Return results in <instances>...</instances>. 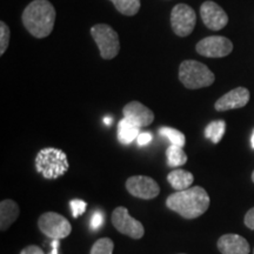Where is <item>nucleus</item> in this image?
<instances>
[{
  "label": "nucleus",
  "mask_w": 254,
  "mask_h": 254,
  "mask_svg": "<svg viewBox=\"0 0 254 254\" xmlns=\"http://www.w3.org/2000/svg\"><path fill=\"white\" fill-rule=\"evenodd\" d=\"M209 202L211 200L206 190L194 186L184 190H177L173 194L168 195L166 206L183 218L195 219L207 211Z\"/></svg>",
  "instance_id": "f257e3e1"
},
{
  "label": "nucleus",
  "mask_w": 254,
  "mask_h": 254,
  "mask_svg": "<svg viewBox=\"0 0 254 254\" xmlns=\"http://www.w3.org/2000/svg\"><path fill=\"white\" fill-rule=\"evenodd\" d=\"M23 24L32 37L43 39L52 33L56 9L49 0H34L23 12Z\"/></svg>",
  "instance_id": "f03ea898"
},
{
  "label": "nucleus",
  "mask_w": 254,
  "mask_h": 254,
  "mask_svg": "<svg viewBox=\"0 0 254 254\" xmlns=\"http://www.w3.org/2000/svg\"><path fill=\"white\" fill-rule=\"evenodd\" d=\"M36 170L45 179H57L68 171L67 155L59 148L46 147L38 152L36 157Z\"/></svg>",
  "instance_id": "7ed1b4c3"
},
{
  "label": "nucleus",
  "mask_w": 254,
  "mask_h": 254,
  "mask_svg": "<svg viewBox=\"0 0 254 254\" xmlns=\"http://www.w3.org/2000/svg\"><path fill=\"white\" fill-rule=\"evenodd\" d=\"M179 80L186 88L198 90V88L211 86L215 80V77L213 72L205 64L196 60H185L180 64Z\"/></svg>",
  "instance_id": "20e7f679"
},
{
  "label": "nucleus",
  "mask_w": 254,
  "mask_h": 254,
  "mask_svg": "<svg viewBox=\"0 0 254 254\" xmlns=\"http://www.w3.org/2000/svg\"><path fill=\"white\" fill-rule=\"evenodd\" d=\"M91 36L99 49L101 58L110 60L118 56L120 50L119 36L112 27L106 24L94 25L91 28Z\"/></svg>",
  "instance_id": "39448f33"
},
{
  "label": "nucleus",
  "mask_w": 254,
  "mask_h": 254,
  "mask_svg": "<svg viewBox=\"0 0 254 254\" xmlns=\"http://www.w3.org/2000/svg\"><path fill=\"white\" fill-rule=\"evenodd\" d=\"M38 226L41 233L52 238L53 240L65 239L72 232V226L67 219L56 212H46L41 214L38 220Z\"/></svg>",
  "instance_id": "423d86ee"
},
{
  "label": "nucleus",
  "mask_w": 254,
  "mask_h": 254,
  "mask_svg": "<svg viewBox=\"0 0 254 254\" xmlns=\"http://www.w3.org/2000/svg\"><path fill=\"white\" fill-rule=\"evenodd\" d=\"M196 15L194 9L186 4H178L171 12V25L178 37H187L195 27Z\"/></svg>",
  "instance_id": "0eeeda50"
},
{
  "label": "nucleus",
  "mask_w": 254,
  "mask_h": 254,
  "mask_svg": "<svg viewBox=\"0 0 254 254\" xmlns=\"http://www.w3.org/2000/svg\"><path fill=\"white\" fill-rule=\"evenodd\" d=\"M113 226L118 230L120 233L128 236L132 239H141L145 234V228L139 220H136L129 215L128 209L124 206H119L113 211L112 217Z\"/></svg>",
  "instance_id": "6e6552de"
},
{
  "label": "nucleus",
  "mask_w": 254,
  "mask_h": 254,
  "mask_svg": "<svg viewBox=\"0 0 254 254\" xmlns=\"http://www.w3.org/2000/svg\"><path fill=\"white\" fill-rule=\"evenodd\" d=\"M195 50L200 56L206 58H224L233 51V44L226 37L211 36L200 40Z\"/></svg>",
  "instance_id": "1a4fd4ad"
},
{
  "label": "nucleus",
  "mask_w": 254,
  "mask_h": 254,
  "mask_svg": "<svg viewBox=\"0 0 254 254\" xmlns=\"http://www.w3.org/2000/svg\"><path fill=\"white\" fill-rule=\"evenodd\" d=\"M126 189L133 196L146 200L153 199L160 193V187L157 182L146 176H133L128 178L126 182Z\"/></svg>",
  "instance_id": "9d476101"
},
{
  "label": "nucleus",
  "mask_w": 254,
  "mask_h": 254,
  "mask_svg": "<svg viewBox=\"0 0 254 254\" xmlns=\"http://www.w3.org/2000/svg\"><path fill=\"white\" fill-rule=\"evenodd\" d=\"M202 23L212 31H219L224 28L228 23L226 12L214 1H205L200 7Z\"/></svg>",
  "instance_id": "9b49d317"
},
{
  "label": "nucleus",
  "mask_w": 254,
  "mask_h": 254,
  "mask_svg": "<svg viewBox=\"0 0 254 254\" xmlns=\"http://www.w3.org/2000/svg\"><path fill=\"white\" fill-rule=\"evenodd\" d=\"M250 97V91L247 88L237 87L234 90L227 92L221 98H219L214 105V107L219 112L241 109V107L246 106L249 104Z\"/></svg>",
  "instance_id": "f8f14e48"
},
{
  "label": "nucleus",
  "mask_w": 254,
  "mask_h": 254,
  "mask_svg": "<svg viewBox=\"0 0 254 254\" xmlns=\"http://www.w3.org/2000/svg\"><path fill=\"white\" fill-rule=\"evenodd\" d=\"M124 118L128 119L139 128L150 126L154 120V113L139 101H131L123 110Z\"/></svg>",
  "instance_id": "ddd939ff"
},
{
  "label": "nucleus",
  "mask_w": 254,
  "mask_h": 254,
  "mask_svg": "<svg viewBox=\"0 0 254 254\" xmlns=\"http://www.w3.org/2000/svg\"><path fill=\"white\" fill-rule=\"evenodd\" d=\"M218 250L221 254H250V244L239 234H224L218 240Z\"/></svg>",
  "instance_id": "4468645a"
},
{
  "label": "nucleus",
  "mask_w": 254,
  "mask_h": 254,
  "mask_svg": "<svg viewBox=\"0 0 254 254\" xmlns=\"http://www.w3.org/2000/svg\"><path fill=\"white\" fill-rule=\"evenodd\" d=\"M19 206L11 199H5L0 202V230H7L19 217Z\"/></svg>",
  "instance_id": "2eb2a0df"
},
{
  "label": "nucleus",
  "mask_w": 254,
  "mask_h": 254,
  "mask_svg": "<svg viewBox=\"0 0 254 254\" xmlns=\"http://www.w3.org/2000/svg\"><path fill=\"white\" fill-rule=\"evenodd\" d=\"M167 182L174 190H184L192 186L193 182H194V177L189 171L173 170L172 172L168 173Z\"/></svg>",
  "instance_id": "dca6fc26"
},
{
  "label": "nucleus",
  "mask_w": 254,
  "mask_h": 254,
  "mask_svg": "<svg viewBox=\"0 0 254 254\" xmlns=\"http://www.w3.org/2000/svg\"><path fill=\"white\" fill-rule=\"evenodd\" d=\"M139 133V127L134 125L132 122H129L128 119L124 118L118 124V139L119 141L124 145L131 144L138 138Z\"/></svg>",
  "instance_id": "f3484780"
},
{
  "label": "nucleus",
  "mask_w": 254,
  "mask_h": 254,
  "mask_svg": "<svg viewBox=\"0 0 254 254\" xmlns=\"http://www.w3.org/2000/svg\"><path fill=\"white\" fill-rule=\"evenodd\" d=\"M167 164L171 167H180L187 163V155L184 151V147L171 145L166 151Z\"/></svg>",
  "instance_id": "a211bd4d"
},
{
  "label": "nucleus",
  "mask_w": 254,
  "mask_h": 254,
  "mask_svg": "<svg viewBox=\"0 0 254 254\" xmlns=\"http://www.w3.org/2000/svg\"><path fill=\"white\" fill-rule=\"evenodd\" d=\"M226 131V123L224 120H215L209 123L205 128V136L213 144H218Z\"/></svg>",
  "instance_id": "6ab92c4d"
},
{
  "label": "nucleus",
  "mask_w": 254,
  "mask_h": 254,
  "mask_svg": "<svg viewBox=\"0 0 254 254\" xmlns=\"http://www.w3.org/2000/svg\"><path fill=\"white\" fill-rule=\"evenodd\" d=\"M117 11L124 15H134L140 9V0H110Z\"/></svg>",
  "instance_id": "aec40b11"
},
{
  "label": "nucleus",
  "mask_w": 254,
  "mask_h": 254,
  "mask_svg": "<svg viewBox=\"0 0 254 254\" xmlns=\"http://www.w3.org/2000/svg\"><path fill=\"white\" fill-rule=\"evenodd\" d=\"M159 133L163 136H165V138L171 142V145L184 147L186 144V136L183 132H180L179 129L172 128V127H160V128H159Z\"/></svg>",
  "instance_id": "412c9836"
},
{
  "label": "nucleus",
  "mask_w": 254,
  "mask_h": 254,
  "mask_svg": "<svg viewBox=\"0 0 254 254\" xmlns=\"http://www.w3.org/2000/svg\"><path fill=\"white\" fill-rule=\"evenodd\" d=\"M114 244L110 238H101L92 246L90 254H112Z\"/></svg>",
  "instance_id": "4be33fe9"
},
{
  "label": "nucleus",
  "mask_w": 254,
  "mask_h": 254,
  "mask_svg": "<svg viewBox=\"0 0 254 254\" xmlns=\"http://www.w3.org/2000/svg\"><path fill=\"white\" fill-rule=\"evenodd\" d=\"M9 28L4 21H0V55H4L9 44Z\"/></svg>",
  "instance_id": "5701e85b"
},
{
  "label": "nucleus",
  "mask_w": 254,
  "mask_h": 254,
  "mask_svg": "<svg viewBox=\"0 0 254 254\" xmlns=\"http://www.w3.org/2000/svg\"><path fill=\"white\" fill-rule=\"evenodd\" d=\"M69 206H71V211L73 218L80 217L81 214H84L86 212L87 204L85 201H82L80 199H73L69 202Z\"/></svg>",
  "instance_id": "b1692460"
},
{
  "label": "nucleus",
  "mask_w": 254,
  "mask_h": 254,
  "mask_svg": "<svg viewBox=\"0 0 254 254\" xmlns=\"http://www.w3.org/2000/svg\"><path fill=\"white\" fill-rule=\"evenodd\" d=\"M104 222V217L100 212H95V213L92 215L91 219V228L92 230H98V228L101 227Z\"/></svg>",
  "instance_id": "393cba45"
},
{
  "label": "nucleus",
  "mask_w": 254,
  "mask_h": 254,
  "mask_svg": "<svg viewBox=\"0 0 254 254\" xmlns=\"http://www.w3.org/2000/svg\"><path fill=\"white\" fill-rule=\"evenodd\" d=\"M151 141H152V134H151V133H147V132L140 133V134L138 135V138H136V142H138L139 146L148 145Z\"/></svg>",
  "instance_id": "a878e982"
},
{
  "label": "nucleus",
  "mask_w": 254,
  "mask_h": 254,
  "mask_svg": "<svg viewBox=\"0 0 254 254\" xmlns=\"http://www.w3.org/2000/svg\"><path fill=\"white\" fill-rule=\"evenodd\" d=\"M244 222L250 230L254 231V207L251 208L249 212H247L245 215V219H244Z\"/></svg>",
  "instance_id": "bb28decb"
},
{
  "label": "nucleus",
  "mask_w": 254,
  "mask_h": 254,
  "mask_svg": "<svg viewBox=\"0 0 254 254\" xmlns=\"http://www.w3.org/2000/svg\"><path fill=\"white\" fill-rule=\"evenodd\" d=\"M20 254H44L43 250L36 245H30L21 251Z\"/></svg>",
  "instance_id": "cd10ccee"
},
{
  "label": "nucleus",
  "mask_w": 254,
  "mask_h": 254,
  "mask_svg": "<svg viewBox=\"0 0 254 254\" xmlns=\"http://www.w3.org/2000/svg\"><path fill=\"white\" fill-rule=\"evenodd\" d=\"M59 252V240L52 241V251L50 254H58Z\"/></svg>",
  "instance_id": "c85d7f7f"
},
{
  "label": "nucleus",
  "mask_w": 254,
  "mask_h": 254,
  "mask_svg": "<svg viewBox=\"0 0 254 254\" xmlns=\"http://www.w3.org/2000/svg\"><path fill=\"white\" fill-rule=\"evenodd\" d=\"M251 146H252V148L254 150V131H253L252 138H251Z\"/></svg>",
  "instance_id": "c756f323"
},
{
  "label": "nucleus",
  "mask_w": 254,
  "mask_h": 254,
  "mask_svg": "<svg viewBox=\"0 0 254 254\" xmlns=\"http://www.w3.org/2000/svg\"><path fill=\"white\" fill-rule=\"evenodd\" d=\"M111 122H112L111 118H105V124H106V125H111Z\"/></svg>",
  "instance_id": "7c9ffc66"
},
{
  "label": "nucleus",
  "mask_w": 254,
  "mask_h": 254,
  "mask_svg": "<svg viewBox=\"0 0 254 254\" xmlns=\"http://www.w3.org/2000/svg\"><path fill=\"white\" fill-rule=\"evenodd\" d=\"M252 182L254 183V171H253V173H252Z\"/></svg>",
  "instance_id": "2f4dec72"
}]
</instances>
